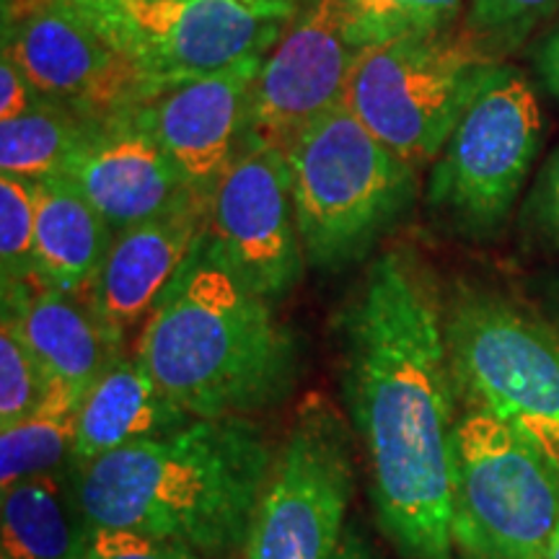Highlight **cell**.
Returning a JSON list of instances; mask_svg holds the SVG:
<instances>
[{
	"instance_id": "6da1fadb",
	"label": "cell",
	"mask_w": 559,
	"mask_h": 559,
	"mask_svg": "<svg viewBox=\"0 0 559 559\" xmlns=\"http://www.w3.org/2000/svg\"><path fill=\"white\" fill-rule=\"evenodd\" d=\"M342 400L383 539L404 559H456L453 438L461 412L443 293L415 251L368 264L340 319Z\"/></svg>"
},
{
	"instance_id": "7a4b0ae2",
	"label": "cell",
	"mask_w": 559,
	"mask_h": 559,
	"mask_svg": "<svg viewBox=\"0 0 559 559\" xmlns=\"http://www.w3.org/2000/svg\"><path fill=\"white\" fill-rule=\"evenodd\" d=\"M275 451L254 417H194L68 474L91 531H132L234 559Z\"/></svg>"
},
{
	"instance_id": "3957f363",
	"label": "cell",
	"mask_w": 559,
	"mask_h": 559,
	"mask_svg": "<svg viewBox=\"0 0 559 559\" xmlns=\"http://www.w3.org/2000/svg\"><path fill=\"white\" fill-rule=\"evenodd\" d=\"M272 306L205 234L140 326L135 355L192 417L260 415L300 373L298 342Z\"/></svg>"
},
{
	"instance_id": "277c9868",
	"label": "cell",
	"mask_w": 559,
	"mask_h": 559,
	"mask_svg": "<svg viewBox=\"0 0 559 559\" xmlns=\"http://www.w3.org/2000/svg\"><path fill=\"white\" fill-rule=\"evenodd\" d=\"M306 262L340 272L366 257L404 218L417 169L386 148L342 102L285 151Z\"/></svg>"
},
{
	"instance_id": "5b68a950",
	"label": "cell",
	"mask_w": 559,
	"mask_h": 559,
	"mask_svg": "<svg viewBox=\"0 0 559 559\" xmlns=\"http://www.w3.org/2000/svg\"><path fill=\"white\" fill-rule=\"evenodd\" d=\"M459 404L498 417L559 464V332L519 300L479 285L443 296Z\"/></svg>"
},
{
	"instance_id": "8992f818",
	"label": "cell",
	"mask_w": 559,
	"mask_h": 559,
	"mask_svg": "<svg viewBox=\"0 0 559 559\" xmlns=\"http://www.w3.org/2000/svg\"><path fill=\"white\" fill-rule=\"evenodd\" d=\"M559 464L519 430L464 409L453 438V549L461 559H549Z\"/></svg>"
},
{
	"instance_id": "52a82bcc",
	"label": "cell",
	"mask_w": 559,
	"mask_h": 559,
	"mask_svg": "<svg viewBox=\"0 0 559 559\" xmlns=\"http://www.w3.org/2000/svg\"><path fill=\"white\" fill-rule=\"evenodd\" d=\"M500 62L469 34H415L366 47L349 75L345 104L412 169L432 164L453 128Z\"/></svg>"
},
{
	"instance_id": "ba28073f",
	"label": "cell",
	"mask_w": 559,
	"mask_h": 559,
	"mask_svg": "<svg viewBox=\"0 0 559 559\" xmlns=\"http://www.w3.org/2000/svg\"><path fill=\"white\" fill-rule=\"evenodd\" d=\"M542 145V109L521 70L495 62L432 166L428 205L451 230L489 239L506 226Z\"/></svg>"
},
{
	"instance_id": "9c48e42d",
	"label": "cell",
	"mask_w": 559,
	"mask_h": 559,
	"mask_svg": "<svg viewBox=\"0 0 559 559\" xmlns=\"http://www.w3.org/2000/svg\"><path fill=\"white\" fill-rule=\"evenodd\" d=\"M355 487L358 445L347 415L311 391L277 445L241 559H332Z\"/></svg>"
},
{
	"instance_id": "30bf717a",
	"label": "cell",
	"mask_w": 559,
	"mask_h": 559,
	"mask_svg": "<svg viewBox=\"0 0 559 559\" xmlns=\"http://www.w3.org/2000/svg\"><path fill=\"white\" fill-rule=\"evenodd\" d=\"M164 94L267 55L300 0H68Z\"/></svg>"
},
{
	"instance_id": "8fae6325",
	"label": "cell",
	"mask_w": 559,
	"mask_h": 559,
	"mask_svg": "<svg viewBox=\"0 0 559 559\" xmlns=\"http://www.w3.org/2000/svg\"><path fill=\"white\" fill-rule=\"evenodd\" d=\"M3 52L41 99L91 122L124 115L160 94L68 0H3Z\"/></svg>"
},
{
	"instance_id": "7c38bea8",
	"label": "cell",
	"mask_w": 559,
	"mask_h": 559,
	"mask_svg": "<svg viewBox=\"0 0 559 559\" xmlns=\"http://www.w3.org/2000/svg\"><path fill=\"white\" fill-rule=\"evenodd\" d=\"M207 234L230 267L272 304L298 288L309 262L285 151L241 145L210 200Z\"/></svg>"
},
{
	"instance_id": "4fadbf2b",
	"label": "cell",
	"mask_w": 559,
	"mask_h": 559,
	"mask_svg": "<svg viewBox=\"0 0 559 559\" xmlns=\"http://www.w3.org/2000/svg\"><path fill=\"white\" fill-rule=\"evenodd\" d=\"M358 50L342 0H306L264 58L251 88L241 145L288 151L313 120L345 102Z\"/></svg>"
},
{
	"instance_id": "5bb4252c",
	"label": "cell",
	"mask_w": 559,
	"mask_h": 559,
	"mask_svg": "<svg viewBox=\"0 0 559 559\" xmlns=\"http://www.w3.org/2000/svg\"><path fill=\"white\" fill-rule=\"evenodd\" d=\"M267 55H251L218 73L185 81L130 109L192 190L213 194L239 156L251 88Z\"/></svg>"
},
{
	"instance_id": "9a60e30c",
	"label": "cell",
	"mask_w": 559,
	"mask_h": 559,
	"mask_svg": "<svg viewBox=\"0 0 559 559\" xmlns=\"http://www.w3.org/2000/svg\"><path fill=\"white\" fill-rule=\"evenodd\" d=\"M210 200L213 194L194 192L177 207L115 236L81 300L120 347L132 326H143L160 293L207 234Z\"/></svg>"
},
{
	"instance_id": "2e32d148",
	"label": "cell",
	"mask_w": 559,
	"mask_h": 559,
	"mask_svg": "<svg viewBox=\"0 0 559 559\" xmlns=\"http://www.w3.org/2000/svg\"><path fill=\"white\" fill-rule=\"evenodd\" d=\"M60 177L96 207L115 234L156 218L198 192L130 111L94 122Z\"/></svg>"
},
{
	"instance_id": "e0dca14e",
	"label": "cell",
	"mask_w": 559,
	"mask_h": 559,
	"mask_svg": "<svg viewBox=\"0 0 559 559\" xmlns=\"http://www.w3.org/2000/svg\"><path fill=\"white\" fill-rule=\"evenodd\" d=\"M3 319L16 326L52 386L88 391L102 370L124 353L79 296L39 283L3 285Z\"/></svg>"
},
{
	"instance_id": "ac0fdd59",
	"label": "cell",
	"mask_w": 559,
	"mask_h": 559,
	"mask_svg": "<svg viewBox=\"0 0 559 559\" xmlns=\"http://www.w3.org/2000/svg\"><path fill=\"white\" fill-rule=\"evenodd\" d=\"M190 419L194 417L158 386L135 353H120L83 396L68 472L140 440L156 438Z\"/></svg>"
},
{
	"instance_id": "d6986e66",
	"label": "cell",
	"mask_w": 559,
	"mask_h": 559,
	"mask_svg": "<svg viewBox=\"0 0 559 559\" xmlns=\"http://www.w3.org/2000/svg\"><path fill=\"white\" fill-rule=\"evenodd\" d=\"M34 192H37L34 283L81 298L102 262L107 260L117 234L60 174L34 181Z\"/></svg>"
},
{
	"instance_id": "ffe728a7",
	"label": "cell",
	"mask_w": 559,
	"mask_h": 559,
	"mask_svg": "<svg viewBox=\"0 0 559 559\" xmlns=\"http://www.w3.org/2000/svg\"><path fill=\"white\" fill-rule=\"evenodd\" d=\"M88 544L68 469L3 489L0 559H88Z\"/></svg>"
},
{
	"instance_id": "44dd1931",
	"label": "cell",
	"mask_w": 559,
	"mask_h": 559,
	"mask_svg": "<svg viewBox=\"0 0 559 559\" xmlns=\"http://www.w3.org/2000/svg\"><path fill=\"white\" fill-rule=\"evenodd\" d=\"M86 391L52 386L39 407L0 430V485L68 469Z\"/></svg>"
},
{
	"instance_id": "7402d4cb",
	"label": "cell",
	"mask_w": 559,
	"mask_h": 559,
	"mask_svg": "<svg viewBox=\"0 0 559 559\" xmlns=\"http://www.w3.org/2000/svg\"><path fill=\"white\" fill-rule=\"evenodd\" d=\"M94 122L60 104L39 99L16 120L0 122V174L24 179L55 177L79 151Z\"/></svg>"
},
{
	"instance_id": "603a6c76",
	"label": "cell",
	"mask_w": 559,
	"mask_h": 559,
	"mask_svg": "<svg viewBox=\"0 0 559 559\" xmlns=\"http://www.w3.org/2000/svg\"><path fill=\"white\" fill-rule=\"evenodd\" d=\"M358 50L415 34L449 32L461 0H342Z\"/></svg>"
},
{
	"instance_id": "cb8c5ba5",
	"label": "cell",
	"mask_w": 559,
	"mask_h": 559,
	"mask_svg": "<svg viewBox=\"0 0 559 559\" xmlns=\"http://www.w3.org/2000/svg\"><path fill=\"white\" fill-rule=\"evenodd\" d=\"M37 192L34 181L0 174V275L3 285L34 283Z\"/></svg>"
},
{
	"instance_id": "d4e9b609",
	"label": "cell",
	"mask_w": 559,
	"mask_h": 559,
	"mask_svg": "<svg viewBox=\"0 0 559 559\" xmlns=\"http://www.w3.org/2000/svg\"><path fill=\"white\" fill-rule=\"evenodd\" d=\"M52 381L11 321L0 319V430L32 415Z\"/></svg>"
},
{
	"instance_id": "484cf974",
	"label": "cell",
	"mask_w": 559,
	"mask_h": 559,
	"mask_svg": "<svg viewBox=\"0 0 559 559\" xmlns=\"http://www.w3.org/2000/svg\"><path fill=\"white\" fill-rule=\"evenodd\" d=\"M557 9L559 0H472L466 34L498 58L515 50Z\"/></svg>"
},
{
	"instance_id": "4316f807",
	"label": "cell",
	"mask_w": 559,
	"mask_h": 559,
	"mask_svg": "<svg viewBox=\"0 0 559 559\" xmlns=\"http://www.w3.org/2000/svg\"><path fill=\"white\" fill-rule=\"evenodd\" d=\"M88 559H218L158 536L132 531H91Z\"/></svg>"
},
{
	"instance_id": "83f0119b",
	"label": "cell",
	"mask_w": 559,
	"mask_h": 559,
	"mask_svg": "<svg viewBox=\"0 0 559 559\" xmlns=\"http://www.w3.org/2000/svg\"><path fill=\"white\" fill-rule=\"evenodd\" d=\"M526 223L549 249H559V151L544 166L528 198Z\"/></svg>"
},
{
	"instance_id": "f1b7e54d",
	"label": "cell",
	"mask_w": 559,
	"mask_h": 559,
	"mask_svg": "<svg viewBox=\"0 0 559 559\" xmlns=\"http://www.w3.org/2000/svg\"><path fill=\"white\" fill-rule=\"evenodd\" d=\"M39 99L41 96L34 91L24 70L11 60V55H0V122L16 120Z\"/></svg>"
},
{
	"instance_id": "f546056e",
	"label": "cell",
	"mask_w": 559,
	"mask_h": 559,
	"mask_svg": "<svg viewBox=\"0 0 559 559\" xmlns=\"http://www.w3.org/2000/svg\"><path fill=\"white\" fill-rule=\"evenodd\" d=\"M332 559H383L379 549L373 547V542L368 539L366 531L358 523H347L345 536H342L337 551Z\"/></svg>"
},
{
	"instance_id": "4dcf8cb0",
	"label": "cell",
	"mask_w": 559,
	"mask_h": 559,
	"mask_svg": "<svg viewBox=\"0 0 559 559\" xmlns=\"http://www.w3.org/2000/svg\"><path fill=\"white\" fill-rule=\"evenodd\" d=\"M539 70L544 81H547L549 91L559 99V29L551 34L547 45H544L542 58H539Z\"/></svg>"
},
{
	"instance_id": "1f68e13d",
	"label": "cell",
	"mask_w": 559,
	"mask_h": 559,
	"mask_svg": "<svg viewBox=\"0 0 559 559\" xmlns=\"http://www.w3.org/2000/svg\"><path fill=\"white\" fill-rule=\"evenodd\" d=\"M549 559H559V526H557V534H555V539H551Z\"/></svg>"
}]
</instances>
